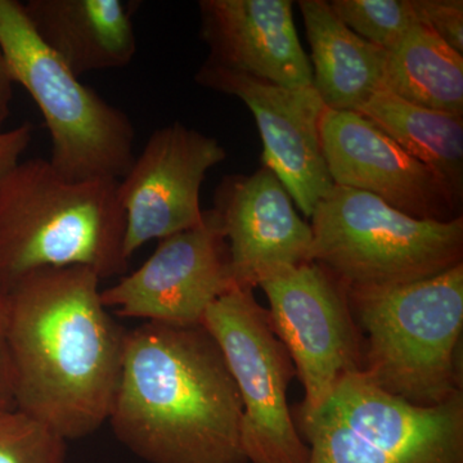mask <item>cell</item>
I'll use <instances>...</instances> for the list:
<instances>
[{
	"label": "cell",
	"mask_w": 463,
	"mask_h": 463,
	"mask_svg": "<svg viewBox=\"0 0 463 463\" xmlns=\"http://www.w3.org/2000/svg\"><path fill=\"white\" fill-rule=\"evenodd\" d=\"M102 279L85 267L26 277L7 294L17 410L66 441L109 421L127 331L100 298Z\"/></svg>",
	"instance_id": "cell-1"
},
{
	"label": "cell",
	"mask_w": 463,
	"mask_h": 463,
	"mask_svg": "<svg viewBox=\"0 0 463 463\" xmlns=\"http://www.w3.org/2000/svg\"><path fill=\"white\" fill-rule=\"evenodd\" d=\"M108 422L146 463H248L239 390L203 325L143 322L127 331Z\"/></svg>",
	"instance_id": "cell-2"
},
{
	"label": "cell",
	"mask_w": 463,
	"mask_h": 463,
	"mask_svg": "<svg viewBox=\"0 0 463 463\" xmlns=\"http://www.w3.org/2000/svg\"><path fill=\"white\" fill-rule=\"evenodd\" d=\"M118 181L75 182L48 158H29L0 181V292L36 272L85 267L100 279L127 273Z\"/></svg>",
	"instance_id": "cell-3"
},
{
	"label": "cell",
	"mask_w": 463,
	"mask_h": 463,
	"mask_svg": "<svg viewBox=\"0 0 463 463\" xmlns=\"http://www.w3.org/2000/svg\"><path fill=\"white\" fill-rule=\"evenodd\" d=\"M347 297L364 335L362 373L374 385L419 407L463 392V264L407 285L347 288Z\"/></svg>",
	"instance_id": "cell-4"
},
{
	"label": "cell",
	"mask_w": 463,
	"mask_h": 463,
	"mask_svg": "<svg viewBox=\"0 0 463 463\" xmlns=\"http://www.w3.org/2000/svg\"><path fill=\"white\" fill-rule=\"evenodd\" d=\"M0 50L14 84L42 112L56 172L75 182L120 181L136 157L129 116L70 71L33 32L17 0H0Z\"/></svg>",
	"instance_id": "cell-5"
},
{
	"label": "cell",
	"mask_w": 463,
	"mask_h": 463,
	"mask_svg": "<svg viewBox=\"0 0 463 463\" xmlns=\"http://www.w3.org/2000/svg\"><path fill=\"white\" fill-rule=\"evenodd\" d=\"M310 218V261L347 288L407 285L463 264V218H411L367 192L339 185Z\"/></svg>",
	"instance_id": "cell-6"
},
{
	"label": "cell",
	"mask_w": 463,
	"mask_h": 463,
	"mask_svg": "<svg viewBox=\"0 0 463 463\" xmlns=\"http://www.w3.org/2000/svg\"><path fill=\"white\" fill-rule=\"evenodd\" d=\"M295 423L307 463H463V392L419 407L355 373L318 412Z\"/></svg>",
	"instance_id": "cell-7"
},
{
	"label": "cell",
	"mask_w": 463,
	"mask_h": 463,
	"mask_svg": "<svg viewBox=\"0 0 463 463\" xmlns=\"http://www.w3.org/2000/svg\"><path fill=\"white\" fill-rule=\"evenodd\" d=\"M203 326L221 347L239 390L248 463H307L309 448L288 403L297 370L252 289L234 288L219 298Z\"/></svg>",
	"instance_id": "cell-8"
},
{
	"label": "cell",
	"mask_w": 463,
	"mask_h": 463,
	"mask_svg": "<svg viewBox=\"0 0 463 463\" xmlns=\"http://www.w3.org/2000/svg\"><path fill=\"white\" fill-rule=\"evenodd\" d=\"M268 316L304 389L298 420L318 412L341 380L362 373L364 340L347 288L321 264L286 268L259 282Z\"/></svg>",
	"instance_id": "cell-9"
},
{
	"label": "cell",
	"mask_w": 463,
	"mask_h": 463,
	"mask_svg": "<svg viewBox=\"0 0 463 463\" xmlns=\"http://www.w3.org/2000/svg\"><path fill=\"white\" fill-rule=\"evenodd\" d=\"M232 288L230 250L213 209L196 227L158 241L138 269L102 289L100 298L127 318L199 326L210 306Z\"/></svg>",
	"instance_id": "cell-10"
},
{
	"label": "cell",
	"mask_w": 463,
	"mask_h": 463,
	"mask_svg": "<svg viewBox=\"0 0 463 463\" xmlns=\"http://www.w3.org/2000/svg\"><path fill=\"white\" fill-rule=\"evenodd\" d=\"M225 157L227 152L218 139L179 121L149 136L141 154L118 181L128 258L151 241L190 230L203 221L201 187L207 172Z\"/></svg>",
	"instance_id": "cell-11"
},
{
	"label": "cell",
	"mask_w": 463,
	"mask_h": 463,
	"mask_svg": "<svg viewBox=\"0 0 463 463\" xmlns=\"http://www.w3.org/2000/svg\"><path fill=\"white\" fill-rule=\"evenodd\" d=\"M194 79L201 87L236 97L248 106L263 141V165L276 173L289 197L310 218L335 187L322 149L326 108L315 88L291 90L207 61Z\"/></svg>",
	"instance_id": "cell-12"
},
{
	"label": "cell",
	"mask_w": 463,
	"mask_h": 463,
	"mask_svg": "<svg viewBox=\"0 0 463 463\" xmlns=\"http://www.w3.org/2000/svg\"><path fill=\"white\" fill-rule=\"evenodd\" d=\"M321 141L335 185L367 192L411 218H462V200L449 184L364 115L326 109Z\"/></svg>",
	"instance_id": "cell-13"
},
{
	"label": "cell",
	"mask_w": 463,
	"mask_h": 463,
	"mask_svg": "<svg viewBox=\"0 0 463 463\" xmlns=\"http://www.w3.org/2000/svg\"><path fill=\"white\" fill-rule=\"evenodd\" d=\"M234 288L254 289L270 274L310 261L313 233L269 167L227 176L216 190Z\"/></svg>",
	"instance_id": "cell-14"
},
{
	"label": "cell",
	"mask_w": 463,
	"mask_h": 463,
	"mask_svg": "<svg viewBox=\"0 0 463 463\" xmlns=\"http://www.w3.org/2000/svg\"><path fill=\"white\" fill-rule=\"evenodd\" d=\"M199 9L207 62L291 90L313 87L291 0H201Z\"/></svg>",
	"instance_id": "cell-15"
},
{
	"label": "cell",
	"mask_w": 463,
	"mask_h": 463,
	"mask_svg": "<svg viewBox=\"0 0 463 463\" xmlns=\"http://www.w3.org/2000/svg\"><path fill=\"white\" fill-rule=\"evenodd\" d=\"M23 5L39 39L78 78L123 69L138 50L134 7L124 0H30Z\"/></svg>",
	"instance_id": "cell-16"
},
{
	"label": "cell",
	"mask_w": 463,
	"mask_h": 463,
	"mask_svg": "<svg viewBox=\"0 0 463 463\" xmlns=\"http://www.w3.org/2000/svg\"><path fill=\"white\" fill-rule=\"evenodd\" d=\"M298 5L312 51L313 88L326 109L358 111L383 90L388 52L344 25L327 2L300 0Z\"/></svg>",
	"instance_id": "cell-17"
},
{
	"label": "cell",
	"mask_w": 463,
	"mask_h": 463,
	"mask_svg": "<svg viewBox=\"0 0 463 463\" xmlns=\"http://www.w3.org/2000/svg\"><path fill=\"white\" fill-rule=\"evenodd\" d=\"M358 114L373 121L408 155L430 167L463 199V118L405 102L381 90Z\"/></svg>",
	"instance_id": "cell-18"
},
{
	"label": "cell",
	"mask_w": 463,
	"mask_h": 463,
	"mask_svg": "<svg viewBox=\"0 0 463 463\" xmlns=\"http://www.w3.org/2000/svg\"><path fill=\"white\" fill-rule=\"evenodd\" d=\"M383 90L419 108L463 118V54L417 24L388 52Z\"/></svg>",
	"instance_id": "cell-19"
},
{
	"label": "cell",
	"mask_w": 463,
	"mask_h": 463,
	"mask_svg": "<svg viewBox=\"0 0 463 463\" xmlns=\"http://www.w3.org/2000/svg\"><path fill=\"white\" fill-rule=\"evenodd\" d=\"M332 14L374 47L392 52L417 24L414 0H331Z\"/></svg>",
	"instance_id": "cell-20"
},
{
	"label": "cell",
	"mask_w": 463,
	"mask_h": 463,
	"mask_svg": "<svg viewBox=\"0 0 463 463\" xmlns=\"http://www.w3.org/2000/svg\"><path fill=\"white\" fill-rule=\"evenodd\" d=\"M0 463H70L67 441L17 408L0 411Z\"/></svg>",
	"instance_id": "cell-21"
},
{
	"label": "cell",
	"mask_w": 463,
	"mask_h": 463,
	"mask_svg": "<svg viewBox=\"0 0 463 463\" xmlns=\"http://www.w3.org/2000/svg\"><path fill=\"white\" fill-rule=\"evenodd\" d=\"M420 20L439 38L463 54L462 0H414Z\"/></svg>",
	"instance_id": "cell-22"
},
{
	"label": "cell",
	"mask_w": 463,
	"mask_h": 463,
	"mask_svg": "<svg viewBox=\"0 0 463 463\" xmlns=\"http://www.w3.org/2000/svg\"><path fill=\"white\" fill-rule=\"evenodd\" d=\"M16 408L14 364L8 336L7 295L0 292V411Z\"/></svg>",
	"instance_id": "cell-23"
},
{
	"label": "cell",
	"mask_w": 463,
	"mask_h": 463,
	"mask_svg": "<svg viewBox=\"0 0 463 463\" xmlns=\"http://www.w3.org/2000/svg\"><path fill=\"white\" fill-rule=\"evenodd\" d=\"M32 139L33 127L29 123L9 130L0 127V181L21 163V156L25 154Z\"/></svg>",
	"instance_id": "cell-24"
},
{
	"label": "cell",
	"mask_w": 463,
	"mask_h": 463,
	"mask_svg": "<svg viewBox=\"0 0 463 463\" xmlns=\"http://www.w3.org/2000/svg\"><path fill=\"white\" fill-rule=\"evenodd\" d=\"M14 81L9 71L7 61L0 50V127H3L11 115V105L14 100Z\"/></svg>",
	"instance_id": "cell-25"
}]
</instances>
